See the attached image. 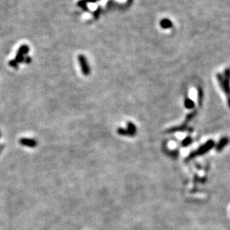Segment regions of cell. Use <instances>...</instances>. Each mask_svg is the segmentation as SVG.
<instances>
[{
	"label": "cell",
	"mask_w": 230,
	"mask_h": 230,
	"mask_svg": "<svg viewBox=\"0 0 230 230\" xmlns=\"http://www.w3.org/2000/svg\"><path fill=\"white\" fill-rule=\"evenodd\" d=\"M160 26L164 29H170V28H172V26H173V23L170 21V19L165 18V19H162L160 21Z\"/></svg>",
	"instance_id": "obj_5"
},
{
	"label": "cell",
	"mask_w": 230,
	"mask_h": 230,
	"mask_svg": "<svg viewBox=\"0 0 230 230\" xmlns=\"http://www.w3.org/2000/svg\"><path fill=\"white\" fill-rule=\"evenodd\" d=\"M127 129H128L129 131H130V132H132L133 134H135V135H136V133H137L136 126H135L133 123H132V122H128V123H127Z\"/></svg>",
	"instance_id": "obj_9"
},
{
	"label": "cell",
	"mask_w": 230,
	"mask_h": 230,
	"mask_svg": "<svg viewBox=\"0 0 230 230\" xmlns=\"http://www.w3.org/2000/svg\"><path fill=\"white\" fill-rule=\"evenodd\" d=\"M24 58H25L24 55H23L16 52V57H15V59H14V60H15L16 62L18 63V64H20V63H23V62H24Z\"/></svg>",
	"instance_id": "obj_10"
},
{
	"label": "cell",
	"mask_w": 230,
	"mask_h": 230,
	"mask_svg": "<svg viewBox=\"0 0 230 230\" xmlns=\"http://www.w3.org/2000/svg\"><path fill=\"white\" fill-rule=\"evenodd\" d=\"M214 146V141H212V140H208V141L206 142V144L203 145V146L200 147L197 150H196V151L193 152V153H191V154H190L189 156H188V158H187V160L188 161V160L194 158L195 156L203 155V154L207 153L208 150H211V149Z\"/></svg>",
	"instance_id": "obj_2"
},
{
	"label": "cell",
	"mask_w": 230,
	"mask_h": 230,
	"mask_svg": "<svg viewBox=\"0 0 230 230\" xmlns=\"http://www.w3.org/2000/svg\"><path fill=\"white\" fill-rule=\"evenodd\" d=\"M228 143H229V139L228 138H223V139H221V140H220L219 143H218V144L217 145V150H218V151H221V150H223V149L224 148V147L226 146Z\"/></svg>",
	"instance_id": "obj_7"
},
{
	"label": "cell",
	"mask_w": 230,
	"mask_h": 230,
	"mask_svg": "<svg viewBox=\"0 0 230 230\" xmlns=\"http://www.w3.org/2000/svg\"><path fill=\"white\" fill-rule=\"evenodd\" d=\"M86 4H87V2H84V0H81V1H79V2H78V5H79V7L82 8L84 11H87V7Z\"/></svg>",
	"instance_id": "obj_12"
},
{
	"label": "cell",
	"mask_w": 230,
	"mask_h": 230,
	"mask_svg": "<svg viewBox=\"0 0 230 230\" xmlns=\"http://www.w3.org/2000/svg\"><path fill=\"white\" fill-rule=\"evenodd\" d=\"M185 105L187 108H192L194 106V104H193V102L190 99H186L185 101Z\"/></svg>",
	"instance_id": "obj_11"
},
{
	"label": "cell",
	"mask_w": 230,
	"mask_h": 230,
	"mask_svg": "<svg viewBox=\"0 0 230 230\" xmlns=\"http://www.w3.org/2000/svg\"><path fill=\"white\" fill-rule=\"evenodd\" d=\"M84 2H91V3H94V2H97L100 1V0H84Z\"/></svg>",
	"instance_id": "obj_16"
},
{
	"label": "cell",
	"mask_w": 230,
	"mask_h": 230,
	"mask_svg": "<svg viewBox=\"0 0 230 230\" xmlns=\"http://www.w3.org/2000/svg\"><path fill=\"white\" fill-rule=\"evenodd\" d=\"M0 136H1V134H0Z\"/></svg>",
	"instance_id": "obj_17"
},
{
	"label": "cell",
	"mask_w": 230,
	"mask_h": 230,
	"mask_svg": "<svg viewBox=\"0 0 230 230\" xmlns=\"http://www.w3.org/2000/svg\"><path fill=\"white\" fill-rule=\"evenodd\" d=\"M220 85L226 93L228 97V102L230 107V69H226L224 72V75L218 74L217 76Z\"/></svg>",
	"instance_id": "obj_1"
},
{
	"label": "cell",
	"mask_w": 230,
	"mask_h": 230,
	"mask_svg": "<svg viewBox=\"0 0 230 230\" xmlns=\"http://www.w3.org/2000/svg\"><path fill=\"white\" fill-rule=\"evenodd\" d=\"M78 61H79V64H80L83 75L85 76H87L90 75L91 70H90V66H89L88 62H87V60L85 56L84 55H79L78 56Z\"/></svg>",
	"instance_id": "obj_3"
},
{
	"label": "cell",
	"mask_w": 230,
	"mask_h": 230,
	"mask_svg": "<svg viewBox=\"0 0 230 230\" xmlns=\"http://www.w3.org/2000/svg\"><path fill=\"white\" fill-rule=\"evenodd\" d=\"M117 133L120 135L122 136H127V137H134L135 136V134H133L132 132H131L130 131H129L127 129H123V128H118L117 129Z\"/></svg>",
	"instance_id": "obj_6"
},
{
	"label": "cell",
	"mask_w": 230,
	"mask_h": 230,
	"mask_svg": "<svg viewBox=\"0 0 230 230\" xmlns=\"http://www.w3.org/2000/svg\"><path fill=\"white\" fill-rule=\"evenodd\" d=\"M29 47L27 45H26V44L21 46L17 50L18 53L23 55H27L28 53H29Z\"/></svg>",
	"instance_id": "obj_8"
},
{
	"label": "cell",
	"mask_w": 230,
	"mask_h": 230,
	"mask_svg": "<svg viewBox=\"0 0 230 230\" xmlns=\"http://www.w3.org/2000/svg\"><path fill=\"white\" fill-rule=\"evenodd\" d=\"M26 64H30V63L31 62V58L29 56H26V57L24 58V62Z\"/></svg>",
	"instance_id": "obj_15"
},
{
	"label": "cell",
	"mask_w": 230,
	"mask_h": 230,
	"mask_svg": "<svg viewBox=\"0 0 230 230\" xmlns=\"http://www.w3.org/2000/svg\"><path fill=\"white\" fill-rule=\"evenodd\" d=\"M191 141H192L191 139L190 138H185V140H183V142H182L183 146H184V147H187L188 144H190V143H191Z\"/></svg>",
	"instance_id": "obj_14"
},
{
	"label": "cell",
	"mask_w": 230,
	"mask_h": 230,
	"mask_svg": "<svg viewBox=\"0 0 230 230\" xmlns=\"http://www.w3.org/2000/svg\"><path fill=\"white\" fill-rule=\"evenodd\" d=\"M8 64H9V66H11V67H13V68H15V69L19 68V64H18L15 60H11L9 62H8Z\"/></svg>",
	"instance_id": "obj_13"
},
{
	"label": "cell",
	"mask_w": 230,
	"mask_h": 230,
	"mask_svg": "<svg viewBox=\"0 0 230 230\" xmlns=\"http://www.w3.org/2000/svg\"><path fill=\"white\" fill-rule=\"evenodd\" d=\"M19 143L24 147H30V148H34L37 147V141L33 138H23L19 140Z\"/></svg>",
	"instance_id": "obj_4"
}]
</instances>
